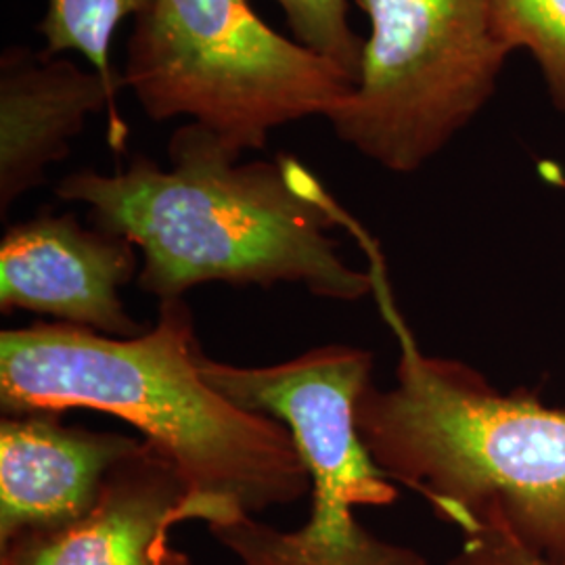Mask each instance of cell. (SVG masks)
<instances>
[{
    "label": "cell",
    "mask_w": 565,
    "mask_h": 565,
    "mask_svg": "<svg viewBox=\"0 0 565 565\" xmlns=\"http://www.w3.org/2000/svg\"><path fill=\"white\" fill-rule=\"evenodd\" d=\"M168 168L137 156L124 172L78 170L55 186L88 221L132 243L139 287L160 302L203 282L302 285L312 296L356 302L375 291L371 273L343 263L329 231L338 205L291 156L242 162L216 132L182 124L168 141Z\"/></svg>",
    "instance_id": "obj_1"
},
{
    "label": "cell",
    "mask_w": 565,
    "mask_h": 565,
    "mask_svg": "<svg viewBox=\"0 0 565 565\" xmlns=\"http://www.w3.org/2000/svg\"><path fill=\"white\" fill-rule=\"evenodd\" d=\"M193 315L160 306L139 338H109L67 323L0 333V406L7 415L99 411L137 427L168 455L207 522L300 501L312 488L296 443L277 419L243 411L205 384Z\"/></svg>",
    "instance_id": "obj_2"
},
{
    "label": "cell",
    "mask_w": 565,
    "mask_h": 565,
    "mask_svg": "<svg viewBox=\"0 0 565 565\" xmlns=\"http://www.w3.org/2000/svg\"><path fill=\"white\" fill-rule=\"evenodd\" d=\"M373 294L401 363L396 384H369L356 403L369 457L465 536L497 532L541 564L565 565V411L527 390L501 394L469 364L425 354L387 277Z\"/></svg>",
    "instance_id": "obj_3"
},
{
    "label": "cell",
    "mask_w": 565,
    "mask_h": 565,
    "mask_svg": "<svg viewBox=\"0 0 565 565\" xmlns=\"http://www.w3.org/2000/svg\"><path fill=\"white\" fill-rule=\"evenodd\" d=\"M121 86L149 120L191 118L239 158L264 149L275 128L327 118L354 90L249 0H156L132 25Z\"/></svg>",
    "instance_id": "obj_4"
},
{
    "label": "cell",
    "mask_w": 565,
    "mask_h": 565,
    "mask_svg": "<svg viewBox=\"0 0 565 565\" xmlns=\"http://www.w3.org/2000/svg\"><path fill=\"white\" fill-rule=\"evenodd\" d=\"M369 20L359 81L324 120L396 174L436 158L497 90L509 49L488 0H354Z\"/></svg>",
    "instance_id": "obj_5"
},
{
    "label": "cell",
    "mask_w": 565,
    "mask_h": 565,
    "mask_svg": "<svg viewBox=\"0 0 565 565\" xmlns=\"http://www.w3.org/2000/svg\"><path fill=\"white\" fill-rule=\"evenodd\" d=\"M139 249L74 214H39L0 243V308L49 315L109 338H139L120 289L139 273Z\"/></svg>",
    "instance_id": "obj_6"
},
{
    "label": "cell",
    "mask_w": 565,
    "mask_h": 565,
    "mask_svg": "<svg viewBox=\"0 0 565 565\" xmlns=\"http://www.w3.org/2000/svg\"><path fill=\"white\" fill-rule=\"evenodd\" d=\"M207 522L179 465L149 440L114 467L81 520L0 545V565H193L168 543L181 522Z\"/></svg>",
    "instance_id": "obj_7"
},
{
    "label": "cell",
    "mask_w": 565,
    "mask_h": 565,
    "mask_svg": "<svg viewBox=\"0 0 565 565\" xmlns=\"http://www.w3.org/2000/svg\"><path fill=\"white\" fill-rule=\"evenodd\" d=\"M109 107V142L121 149L128 126L95 70L28 46L0 55V214L46 182V170L70 156L90 116Z\"/></svg>",
    "instance_id": "obj_8"
},
{
    "label": "cell",
    "mask_w": 565,
    "mask_h": 565,
    "mask_svg": "<svg viewBox=\"0 0 565 565\" xmlns=\"http://www.w3.org/2000/svg\"><path fill=\"white\" fill-rule=\"evenodd\" d=\"M141 443L67 427L60 415H7L0 424V545L81 520L114 467Z\"/></svg>",
    "instance_id": "obj_9"
},
{
    "label": "cell",
    "mask_w": 565,
    "mask_h": 565,
    "mask_svg": "<svg viewBox=\"0 0 565 565\" xmlns=\"http://www.w3.org/2000/svg\"><path fill=\"white\" fill-rule=\"evenodd\" d=\"M207 530L239 565H429L415 548L366 532L356 515L338 522L306 520L302 527L282 532L243 513Z\"/></svg>",
    "instance_id": "obj_10"
},
{
    "label": "cell",
    "mask_w": 565,
    "mask_h": 565,
    "mask_svg": "<svg viewBox=\"0 0 565 565\" xmlns=\"http://www.w3.org/2000/svg\"><path fill=\"white\" fill-rule=\"evenodd\" d=\"M156 0H46L36 30L44 41L42 53L61 57L78 53L107 84L116 99L121 76L111 65L114 39L121 21L145 15Z\"/></svg>",
    "instance_id": "obj_11"
},
{
    "label": "cell",
    "mask_w": 565,
    "mask_h": 565,
    "mask_svg": "<svg viewBox=\"0 0 565 565\" xmlns=\"http://www.w3.org/2000/svg\"><path fill=\"white\" fill-rule=\"evenodd\" d=\"M507 49L539 63L553 105L565 114V0H488Z\"/></svg>",
    "instance_id": "obj_12"
},
{
    "label": "cell",
    "mask_w": 565,
    "mask_h": 565,
    "mask_svg": "<svg viewBox=\"0 0 565 565\" xmlns=\"http://www.w3.org/2000/svg\"><path fill=\"white\" fill-rule=\"evenodd\" d=\"M294 41L359 81L364 39L350 23V0H275Z\"/></svg>",
    "instance_id": "obj_13"
},
{
    "label": "cell",
    "mask_w": 565,
    "mask_h": 565,
    "mask_svg": "<svg viewBox=\"0 0 565 565\" xmlns=\"http://www.w3.org/2000/svg\"><path fill=\"white\" fill-rule=\"evenodd\" d=\"M446 565H545L511 545L497 532H478L465 536L463 548Z\"/></svg>",
    "instance_id": "obj_14"
}]
</instances>
